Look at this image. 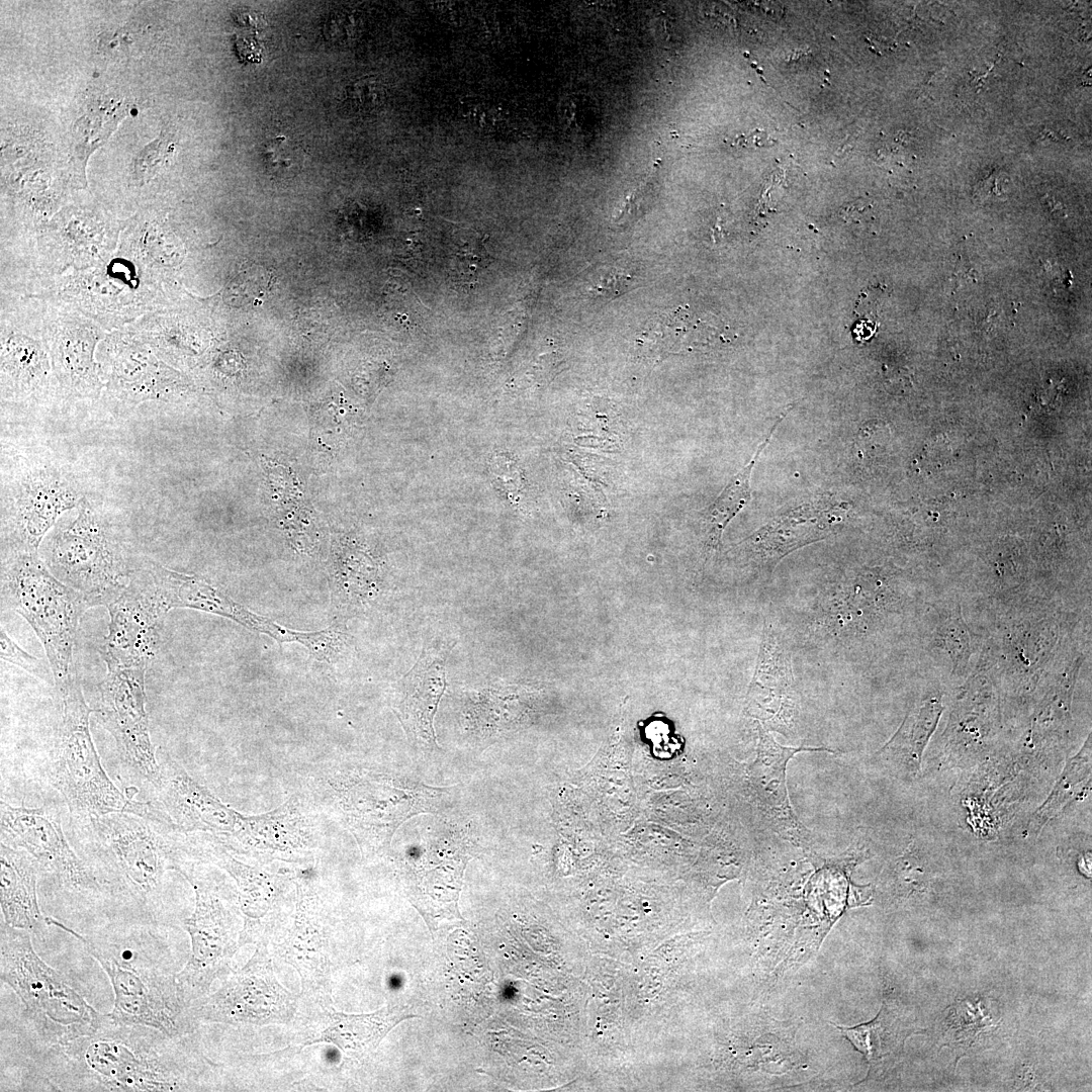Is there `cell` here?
I'll list each match as a JSON object with an SVG mask.
<instances>
[{
    "label": "cell",
    "mask_w": 1092,
    "mask_h": 1092,
    "mask_svg": "<svg viewBox=\"0 0 1092 1092\" xmlns=\"http://www.w3.org/2000/svg\"><path fill=\"white\" fill-rule=\"evenodd\" d=\"M155 1028L106 1020L93 1033L53 1046L62 1090L181 1091L186 1072L178 1039Z\"/></svg>",
    "instance_id": "cell-1"
},
{
    "label": "cell",
    "mask_w": 1092,
    "mask_h": 1092,
    "mask_svg": "<svg viewBox=\"0 0 1092 1092\" xmlns=\"http://www.w3.org/2000/svg\"><path fill=\"white\" fill-rule=\"evenodd\" d=\"M85 946L107 974L114 992L109 1017L119 1023L145 1025L171 1036L183 1037L194 1028L190 1005L184 1000L176 975L166 967L158 941L147 933H77L46 917Z\"/></svg>",
    "instance_id": "cell-2"
},
{
    "label": "cell",
    "mask_w": 1092,
    "mask_h": 1092,
    "mask_svg": "<svg viewBox=\"0 0 1092 1092\" xmlns=\"http://www.w3.org/2000/svg\"><path fill=\"white\" fill-rule=\"evenodd\" d=\"M171 823L169 817L120 811L73 818L72 825L87 864L106 890L150 910L166 870L179 864L163 833Z\"/></svg>",
    "instance_id": "cell-3"
},
{
    "label": "cell",
    "mask_w": 1092,
    "mask_h": 1092,
    "mask_svg": "<svg viewBox=\"0 0 1092 1092\" xmlns=\"http://www.w3.org/2000/svg\"><path fill=\"white\" fill-rule=\"evenodd\" d=\"M61 715L48 754L46 774L73 818L125 811L155 816L157 808L124 796L106 775L94 746L89 718L94 712L79 677L58 689Z\"/></svg>",
    "instance_id": "cell-4"
},
{
    "label": "cell",
    "mask_w": 1092,
    "mask_h": 1092,
    "mask_svg": "<svg viewBox=\"0 0 1092 1092\" xmlns=\"http://www.w3.org/2000/svg\"><path fill=\"white\" fill-rule=\"evenodd\" d=\"M2 605L20 614L40 640L56 689L78 676L74 646L84 597L59 580L38 553L1 551Z\"/></svg>",
    "instance_id": "cell-5"
},
{
    "label": "cell",
    "mask_w": 1092,
    "mask_h": 1092,
    "mask_svg": "<svg viewBox=\"0 0 1092 1092\" xmlns=\"http://www.w3.org/2000/svg\"><path fill=\"white\" fill-rule=\"evenodd\" d=\"M30 931L1 921L0 978L19 997L37 1035L67 1044L96 1031L107 1015L97 1012L64 977L35 952Z\"/></svg>",
    "instance_id": "cell-6"
},
{
    "label": "cell",
    "mask_w": 1092,
    "mask_h": 1092,
    "mask_svg": "<svg viewBox=\"0 0 1092 1092\" xmlns=\"http://www.w3.org/2000/svg\"><path fill=\"white\" fill-rule=\"evenodd\" d=\"M76 517L50 536L44 563L89 607L108 606L130 581L135 567L109 522L84 497Z\"/></svg>",
    "instance_id": "cell-7"
},
{
    "label": "cell",
    "mask_w": 1092,
    "mask_h": 1092,
    "mask_svg": "<svg viewBox=\"0 0 1092 1092\" xmlns=\"http://www.w3.org/2000/svg\"><path fill=\"white\" fill-rule=\"evenodd\" d=\"M32 295L63 303L107 332L169 306L171 296L120 248L103 265L66 273Z\"/></svg>",
    "instance_id": "cell-8"
},
{
    "label": "cell",
    "mask_w": 1092,
    "mask_h": 1092,
    "mask_svg": "<svg viewBox=\"0 0 1092 1092\" xmlns=\"http://www.w3.org/2000/svg\"><path fill=\"white\" fill-rule=\"evenodd\" d=\"M0 311L2 401H43L61 396L43 335L42 301L1 291Z\"/></svg>",
    "instance_id": "cell-9"
},
{
    "label": "cell",
    "mask_w": 1092,
    "mask_h": 1092,
    "mask_svg": "<svg viewBox=\"0 0 1092 1092\" xmlns=\"http://www.w3.org/2000/svg\"><path fill=\"white\" fill-rule=\"evenodd\" d=\"M84 497L76 481L53 464L22 466L2 484L1 551L38 553L61 515Z\"/></svg>",
    "instance_id": "cell-10"
},
{
    "label": "cell",
    "mask_w": 1092,
    "mask_h": 1092,
    "mask_svg": "<svg viewBox=\"0 0 1092 1092\" xmlns=\"http://www.w3.org/2000/svg\"><path fill=\"white\" fill-rule=\"evenodd\" d=\"M1 842L27 852L39 874L71 893L97 895L104 885L70 846L59 816L50 808L14 807L1 801Z\"/></svg>",
    "instance_id": "cell-11"
},
{
    "label": "cell",
    "mask_w": 1092,
    "mask_h": 1092,
    "mask_svg": "<svg viewBox=\"0 0 1092 1092\" xmlns=\"http://www.w3.org/2000/svg\"><path fill=\"white\" fill-rule=\"evenodd\" d=\"M96 360L104 398L117 410L169 401L187 387L180 372L124 329L108 333L98 345Z\"/></svg>",
    "instance_id": "cell-12"
},
{
    "label": "cell",
    "mask_w": 1092,
    "mask_h": 1092,
    "mask_svg": "<svg viewBox=\"0 0 1092 1092\" xmlns=\"http://www.w3.org/2000/svg\"><path fill=\"white\" fill-rule=\"evenodd\" d=\"M39 299L44 340L61 396L74 400L98 399L104 383L96 352L109 332L63 303Z\"/></svg>",
    "instance_id": "cell-13"
},
{
    "label": "cell",
    "mask_w": 1092,
    "mask_h": 1092,
    "mask_svg": "<svg viewBox=\"0 0 1092 1092\" xmlns=\"http://www.w3.org/2000/svg\"><path fill=\"white\" fill-rule=\"evenodd\" d=\"M145 669L107 667L99 687V723L112 735L123 761L157 788L160 766L149 732L146 710Z\"/></svg>",
    "instance_id": "cell-14"
},
{
    "label": "cell",
    "mask_w": 1092,
    "mask_h": 1092,
    "mask_svg": "<svg viewBox=\"0 0 1092 1092\" xmlns=\"http://www.w3.org/2000/svg\"><path fill=\"white\" fill-rule=\"evenodd\" d=\"M106 608L108 633L100 650L106 666L147 670L158 651L169 611L143 564L134 568L127 586Z\"/></svg>",
    "instance_id": "cell-15"
},
{
    "label": "cell",
    "mask_w": 1092,
    "mask_h": 1092,
    "mask_svg": "<svg viewBox=\"0 0 1092 1092\" xmlns=\"http://www.w3.org/2000/svg\"><path fill=\"white\" fill-rule=\"evenodd\" d=\"M289 994L281 988L269 967H251L230 977L210 995L194 1001V1019L223 1023L279 1021L288 1013Z\"/></svg>",
    "instance_id": "cell-16"
},
{
    "label": "cell",
    "mask_w": 1092,
    "mask_h": 1092,
    "mask_svg": "<svg viewBox=\"0 0 1092 1092\" xmlns=\"http://www.w3.org/2000/svg\"><path fill=\"white\" fill-rule=\"evenodd\" d=\"M194 885L196 907L183 923L191 937L192 953L185 968L176 975L180 992L189 1005L206 995L234 950L228 913L216 897Z\"/></svg>",
    "instance_id": "cell-17"
},
{
    "label": "cell",
    "mask_w": 1092,
    "mask_h": 1092,
    "mask_svg": "<svg viewBox=\"0 0 1092 1092\" xmlns=\"http://www.w3.org/2000/svg\"><path fill=\"white\" fill-rule=\"evenodd\" d=\"M801 751L834 753V750L826 747L783 746L760 725L757 755L748 766L747 778L752 801L768 825L794 844L806 845L810 832L794 813L786 783L787 763Z\"/></svg>",
    "instance_id": "cell-18"
},
{
    "label": "cell",
    "mask_w": 1092,
    "mask_h": 1092,
    "mask_svg": "<svg viewBox=\"0 0 1092 1092\" xmlns=\"http://www.w3.org/2000/svg\"><path fill=\"white\" fill-rule=\"evenodd\" d=\"M791 655L784 639L765 621L747 694V710L764 729L787 730L795 714Z\"/></svg>",
    "instance_id": "cell-19"
},
{
    "label": "cell",
    "mask_w": 1092,
    "mask_h": 1092,
    "mask_svg": "<svg viewBox=\"0 0 1092 1092\" xmlns=\"http://www.w3.org/2000/svg\"><path fill=\"white\" fill-rule=\"evenodd\" d=\"M844 518L843 506H802L774 519L739 547L760 569H770L790 552L826 538Z\"/></svg>",
    "instance_id": "cell-20"
},
{
    "label": "cell",
    "mask_w": 1092,
    "mask_h": 1092,
    "mask_svg": "<svg viewBox=\"0 0 1092 1092\" xmlns=\"http://www.w3.org/2000/svg\"><path fill=\"white\" fill-rule=\"evenodd\" d=\"M446 653L425 648L402 677L397 716L407 735L420 746H437L433 727L439 702L446 689Z\"/></svg>",
    "instance_id": "cell-21"
},
{
    "label": "cell",
    "mask_w": 1092,
    "mask_h": 1092,
    "mask_svg": "<svg viewBox=\"0 0 1092 1092\" xmlns=\"http://www.w3.org/2000/svg\"><path fill=\"white\" fill-rule=\"evenodd\" d=\"M143 566L168 611L173 608L195 609L230 618L259 632L266 631L268 619L247 611L203 577L180 573L149 559L144 561Z\"/></svg>",
    "instance_id": "cell-22"
},
{
    "label": "cell",
    "mask_w": 1092,
    "mask_h": 1092,
    "mask_svg": "<svg viewBox=\"0 0 1092 1092\" xmlns=\"http://www.w3.org/2000/svg\"><path fill=\"white\" fill-rule=\"evenodd\" d=\"M38 874L27 852L1 842L0 904L6 924L30 932L40 931L47 924L36 897Z\"/></svg>",
    "instance_id": "cell-23"
},
{
    "label": "cell",
    "mask_w": 1092,
    "mask_h": 1092,
    "mask_svg": "<svg viewBox=\"0 0 1092 1092\" xmlns=\"http://www.w3.org/2000/svg\"><path fill=\"white\" fill-rule=\"evenodd\" d=\"M942 710L940 697L934 694L917 701L909 709L893 737L876 754L898 761L910 772H917L923 750L937 726Z\"/></svg>",
    "instance_id": "cell-24"
},
{
    "label": "cell",
    "mask_w": 1092,
    "mask_h": 1092,
    "mask_svg": "<svg viewBox=\"0 0 1092 1092\" xmlns=\"http://www.w3.org/2000/svg\"><path fill=\"white\" fill-rule=\"evenodd\" d=\"M411 1016L395 1008L358 1015L332 1012L329 1026L313 1042H333L348 1055L364 1054L373 1051L392 1027Z\"/></svg>",
    "instance_id": "cell-25"
},
{
    "label": "cell",
    "mask_w": 1092,
    "mask_h": 1092,
    "mask_svg": "<svg viewBox=\"0 0 1092 1092\" xmlns=\"http://www.w3.org/2000/svg\"><path fill=\"white\" fill-rule=\"evenodd\" d=\"M711 327L689 310L665 311L654 316L643 329L639 341L646 352L663 357L703 344L698 338Z\"/></svg>",
    "instance_id": "cell-26"
},
{
    "label": "cell",
    "mask_w": 1092,
    "mask_h": 1092,
    "mask_svg": "<svg viewBox=\"0 0 1092 1092\" xmlns=\"http://www.w3.org/2000/svg\"><path fill=\"white\" fill-rule=\"evenodd\" d=\"M784 413L769 430L764 441L757 448L754 456L737 474H735L705 517L708 544L716 548L728 523L747 505L751 497L750 475L755 462L770 442L774 432L786 417Z\"/></svg>",
    "instance_id": "cell-27"
},
{
    "label": "cell",
    "mask_w": 1092,
    "mask_h": 1092,
    "mask_svg": "<svg viewBox=\"0 0 1092 1092\" xmlns=\"http://www.w3.org/2000/svg\"><path fill=\"white\" fill-rule=\"evenodd\" d=\"M456 251L452 253V276L461 284L474 283L479 274L490 263L489 255L482 239L474 231L460 228L457 233Z\"/></svg>",
    "instance_id": "cell-28"
},
{
    "label": "cell",
    "mask_w": 1092,
    "mask_h": 1092,
    "mask_svg": "<svg viewBox=\"0 0 1092 1092\" xmlns=\"http://www.w3.org/2000/svg\"><path fill=\"white\" fill-rule=\"evenodd\" d=\"M272 274L257 266L240 271L225 286L222 299L232 306L247 307L263 301Z\"/></svg>",
    "instance_id": "cell-29"
},
{
    "label": "cell",
    "mask_w": 1092,
    "mask_h": 1092,
    "mask_svg": "<svg viewBox=\"0 0 1092 1092\" xmlns=\"http://www.w3.org/2000/svg\"><path fill=\"white\" fill-rule=\"evenodd\" d=\"M267 169L280 178L295 176L302 167L303 152L297 144L280 135L267 143L263 151Z\"/></svg>",
    "instance_id": "cell-30"
},
{
    "label": "cell",
    "mask_w": 1092,
    "mask_h": 1092,
    "mask_svg": "<svg viewBox=\"0 0 1092 1092\" xmlns=\"http://www.w3.org/2000/svg\"><path fill=\"white\" fill-rule=\"evenodd\" d=\"M0 656L2 660L15 664L34 676L54 682L53 671L49 670L43 660L24 651L3 628L0 631Z\"/></svg>",
    "instance_id": "cell-31"
},
{
    "label": "cell",
    "mask_w": 1092,
    "mask_h": 1092,
    "mask_svg": "<svg viewBox=\"0 0 1092 1092\" xmlns=\"http://www.w3.org/2000/svg\"><path fill=\"white\" fill-rule=\"evenodd\" d=\"M164 142L165 141L159 139L149 145L143 153H141L139 159L135 161L134 175L132 176L134 185L139 187L144 186L150 182L159 171L160 165L165 160Z\"/></svg>",
    "instance_id": "cell-32"
},
{
    "label": "cell",
    "mask_w": 1092,
    "mask_h": 1092,
    "mask_svg": "<svg viewBox=\"0 0 1092 1092\" xmlns=\"http://www.w3.org/2000/svg\"><path fill=\"white\" fill-rule=\"evenodd\" d=\"M349 95L359 108L373 109L383 102L385 88L378 78L366 76L358 79L351 86Z\"/></svg>",
    "instance_id": "cell-33"
},
{
    "label": "cell",
    "mask_w": 1092,
    "mask_h": 1092,
    "mask_svg": "<svg viewBox=\"0 0 1092 1092\" xmlns=\"http://www.w3.org/2000/svg\"><path fill=\"white\" fill-rule=\"evenodd\" d=\"M632 275L624 269L613 268L600 275L592 289L603 296L617 295L627 288Z\"/></svg>",
    "instance_id": "cell-34"
},
{
    "label": "cell",
    "mask_w": 1092,
    "mask_h": 1092,
    "mask_svg": "<svg viewBox=\"0 0 1092 1092\" xmlns=\"http://www.w3.org/2000/svg\"><path fill=\"white\" fill-rule=\"evenodd\" d=\"M658 163H659V160L654 163V165L652 167V170H651V173H650L651 175L648 177V179L643 181L626 198L624 204L622 205L621 211L619 212L618 216L616 217V221H621V220H625V219H631L633 216L637 215V211H638L642 201L645 200L646 196L650 192L651 178H652L653 174L655 173V171L659 168Z\"/></svg>",
    "instance_id": "cell-35"
},
{
    "label": "cell",
    "mask_w": 1092,
    "mask_h": 1092,
    "mask_svg": "<svg viewBox=\"0 0 1092 1092\" xmlns=\"http://www.w3.org/2000/svg\"><path fill=\"white\" fill-rule=\"evenodd\" d=\"M1005 184H1007L1006 177L990 175L979 182L976 187V196L981 199L1001 196L1006 192Z\"/></svg>",
    "instance_id": "cell-36"
},
{
    "label": "cell",
    "mask_w": 1092,
    "mask_h": 1092,
    "mask_svg": "<svg viewBox=\"0 0 1092 1092\" xmlns=\"http://www.w3.org/2000/svg\"><path fill=\"white\" fill-rule=\"evenodd\" d=\"M737 142L739 144L744 145V146H749V145L766 146V145H770V140L764 134V132H761V131L752 132L751 134H749L747 136L742 135V136L737 139Z\"/></svg>",
    "instance_id": "cell-37"
}]
</instances>
